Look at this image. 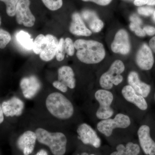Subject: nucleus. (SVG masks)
Listing matches in <instances>:
<instances>
[{
  "label": "nucleus",
  "instance_id": "obj_1",
  "mask_svg": "<svg viewBox=\"0 0 155 155\" xmlns=\"http://www.w3.org/2000/svg\"><path fill=\"white\" fill-rule=\"evenodd\" d=\"M78 59L84 64H98L104 59L106 51L101 43L96 41L79 39L74 42Z\"/></svg>",
  "mask_w": 155,
  "mask_h": 155
},
{
  "label": "nucleus",
  "instance_id": "obj_2",
  "mask_svg": "<svg viewBox=\"0 0 155 155\" xmlns=\"http://www.w3.org/2000/svg\"><path fill=\"white\" fill-rule=\"evenodd\" d=\"M46 106L50 114L58 119H70L74 112L72 103L62 94L54 92L48 96Z\"/></svg>",
  "mask_w": 155,
  "mask_h": 155
},
{
  "label": "nucleus",
  "instance_id": "obj_3",
  "mask_svg": "<svg viewBox=\"0 0 155 155\" xmlns=\"http://www.w3.org/2000/svg\"><path fill=\"white\" fill-rule=\"evenodd\" d=\"M35 133L39 142L48 147L53 155L65 154L67 140L64 134L61 132L51 133L42 128H37Z\"/></svg>",
  "mask_w": 155,
  "mask_h": 155
},
{
  "label": "nucleus",
  "instance_id": "obj_4",
  "mask_svg": "<svg viewBox=\"0 0 155 155\" xmlns=\"http://www.w3.org/2000/svg\"><path fill=\"white\" fill-rule=\"evenodd\" d=\"M125 70L124 63L120 60H116L111 64L107 71L100 77V86L104 89L110 90L114 85L118 86L123 80L122 73Z\"/></svg>",
  "mask_w": 155,
  "mask_h": 155
},
{
  "label": "nucleus",
  "instance_id": "obj_5",
  "mask_svg": "<svg viewBox=\"0 0 155 155\" xmlns=\"http://www.w3.org/2000/svg\"><path fill=\"white\" fill-rule=\"evenodd\" d=\"M131 124V120L129 116L122 113L116 115L114 118L101 120L97 125V130L106 137L112 135L116 129H125Z\"/></svg>",
  "mask_w": 155,
  "mask_h": 155
},
{
  "label": "nucleus",
  "instance_id": "obj_6",
  "mask_svg": "<svg viewBox=\"0 0 155 155\" xmlns=\"http://www.w3.org/2000/svg\"><path fill=\"white\" fill-rule=\"evenodd\" d=\"M94 97L99 104L96 116L100 120H104L110 118L114 114L112 108L114 100L113 94L110 90L101 89L95 93Z\"/></svg>",
  "mask_w": 155,
  "mask_h": 155
},
{
  "label": "nucleus",
  "instance_id": "obj_7",
  "mask_svg": "<svg viewBox=\"0 0 155 155\" xmlns=\"http://www.w3.org/2000/svg\"><path fill=\"white\" fill-rule=\"evenodd\" d=\"M53 85L63 93L67 92L68 87L72 89L75 88L76 80L72 68L66 66L60 67L58 70V80L54 81Z\"/></svg>",
  "mask_w": 155,
  "mask_h": 155
},
{
  "label": "nucleus",
  "instance_id": "obj_8",
  "mask_svg": "<svg viewBox=\"0 0 155 155\" xmlns=\"http://www.w3.org/2000/svg\"><path fill=\"white\" fill-rule=\"evenodd\" d=\"M30 0H19L16 7V18L17 23L27 27L34 25L35 18L29 8Z\"/></svg>",
  "mask_w": 155,
  "mask_h": 155
},
{
  "label": "nucleus",
  "instance_id": "obj_9",
  "mask_svg": "<svg viewBox=\"0 0 155 155\" xmlns=\"http://www.w3.org/2000/svg\"><path fill=\"white\" fill-rule=\"evenodd\" d=\"M78 138L85 145H89L95 148H99L101 145V140L96 131L87 123H83L78 126L77 129Z\"/></svg>",
  "mask_w": 155,
  "mask_h": 155
},
{
  "label": "nucleus",
  "instance_id": "obj_10",
  "mask_svg": "<svg viewBox=\"0 0 155 155\" xmlns=\"http://www.w3.org/2000/svg\"><path fill=\"white\" fill-rule=\"evenodd\" d=\"M112 51L115 54H128L131 49L129 35L124 29H120L116 32L111 45Z\"/></svg>",
  "mask_w": 155,
  "mask_h": 155
},
{
  "label": "nucleus",
  "instance_id": "obj_11",
  "mask_svg": "<svg viewBox=\"0 0 155 155\" xmlns=\"http://www.w3.org/2000/svg\"><path fill=\"white\" fill-rule=\"evenodd\" d=\"M140 145L147 155H155V142L151 137L150 129L146 125H141L137 131Z\"/></svg>",
  "mask_w": 155,
  "mask_h": 155
},
{
  "label": "nucleus",
  "instance_id": "obj_12",
  "mask_svg": "<svg viewBox=\"0 0 155 155\" xmlns=\"http://www.w3.org/2000/svg\"><path fill=\"white\" fill-rule=\"evenodd\" d=\"M20 88L25 98H33L41 88V83L35 75L23 78L20 82Z\"/></svg>",
  "mask_w": 155,
  "mask_h": 155
},
{
  "label": "nucleus",
  "instance_id": "obj_13",
  "mask_svg": "<svg viewBox=\"0 0 155 155\" xmlns=\"http://www.w3.org/2000/svg\"><path fill=\"white\" fill-rule=\"evenodd\" d=\"M136 63L142 70L147 71L152 68L154 59L152 51L146 44L142 45L137 51L136 56Z\"/></svg>",
  "mask_w": 155,
  "mask_h": 155
},
{
  "label": "nucleus",
  "instance_id": "obj_14",
  "mask_svg": "<svg viewBox=\"0 0 155 155\" xmlns=\"http://www.w3.org/2000/svg\"><path fill=\"white\" fill-rule=\"evenodd\" d=\"M37 140L36 134L27 130L20 136L17 140V146L24 155H29L32 153Z\"/></svg>",
  "mask_w": 155,
  "mask_h": 155
},
{
  "label": "nucleus",
  "instance_id": "obj_15",
  "mask_svg": "<svg viewBox=\"0 0 155 155\" xmlns=\"http://www.w3.org/2000/svg\"><path fill=\"white\" fill-rule=\"evenodd\" d=\"M3 114L7 117L19 116L22 115L24 108V103L16 97H12L2 104Z\"/></svg>",
  "mask_w": 155,
  "mask_h": 155
},
{
  "label": "nucleus",
  "instance_id": "obj_16",
  "mask_svg": "<svg viewBox=\"0 0 155 155\" xmlns=\"http://www.w3.org/2000/svg\"><path fill=\"white\" fill-rule=\"evenodd\" d=\"M122 94L127 101L133 104L140 110L144 111L147 109V103L145 98L137 93L133 88L128 84L122 88Z\"/></svg>",
  "mask_w": 155,
  "mask_h": 155
},
{
  "label": "nucleus",
  "instance_id": "obj_17",
  "mask_svg": "<svg viewBox=\"0 0 155 155\" xmlns=\"http://www.w3.org/2000/svg\"><path fill=\"white\" fill-rule=\"evenodd\" d=\"M128 85L131 86L137 93L143 97H147L151 91V87L140 80L137 72L131 71L127 77Z\"/></svg>",
  "mask_w": 155,
  "mask_h": 155
},
{
  "label": "nucleus",
  "instance_id": "obj_18",
  "mask_svg": "<svg viewBox=\"0 0 155 155\" xmlns=\"http://www.w3.org/2000/svg\"><path fill=\"white\" fill-rule=\"evenodd\" d=\"M69 30L72 34L78 36H90L92 33L91 31L87 27L81 15L78 12L72 14Z\"/></svg>",
  "mask_w": 155,
  "mask_h": 155
},
{
  "label": "nucleus",
  "instance_id": "obj_19",
  "mask_svg": "<svg viewBox=\"0 0 155 155\" xmlns=\"http://www.w3.org/2000/svg\"><path fill=\"white\" fill-rule=\"evenodd\" d=\"M58 43L59 41L55 36L50 34L46 35L45 47L40 54L41 59L46 62L53 60L56 56Z\"/></svg>",
  "mask_w": 155,
  "mask_h": 155
},
{
  "label": "nucleus",
  "instance_id": "obj_20",
  "mask_svg": "<svg viewBox=\"0 0 155 155\" xmlns=\"http://www.w3.org/2000/svg\"><path fill=\"white\" fill-rule=\"evenodd\" d=\"M81 15L83 21L86 22L89 29L92 32L97 33L101 31L104 28V22L99 18L94 11L84 10L82 11Z\"/></svg>",
  "mask_w": 155,
  "mask_h": 155
},
{
  "label": "nucleus",
  "instance_id": "obj_21",
  "mask_svg": "<svg viewBox=\"0 0 155 155\" xmlns=\"http://www.w3.org/2000/svg\"><path fill=\"white\" fill-rule=\"evenodd\" d=\"M140 147L132 142L125 144H119L116 147V150L110 155H139L140 153Z\"/></svg>",
  "mask_w": 155,
  "mask_h": 155
},
{
  "label": "nucleus",
  "instance_id": "obj_22",
  "mask_svg": "<svg viewBox=\"0 0 155 155\" xmlns=\"http://www.w3.org/2000/svg\"><path fill=\"white\" fill-rule=\"evenodd\" d=\"M16 39L19 44L25 49L30 50L33 48V39L27 32L24 31H20L16 35Z\"/></svg>",
  "mask_w": 155,
  "mask_h": 155
},
{
  "label": "nucleus",
  "instance_id": "obj_23",
  "mask_svg": "<svg viewBox=\"0 0 155 155\" xmlns=\"http://www.w3.org/2000/svg\"><path fill=\"white\" fill-rule=\"evenodd\" d=\"M45 36L40 34L36 37L33 42L32 50L36 54H40L45 47Z\"/></svg>",
  "mask_w": 155,
  "mask_h": 155
},
{
  "label": "nucleus",
  "instance_id": "obj_24",
  "mask_svg": "<svg viewBox=\"0 0 155 155\" xmlns=\"http://www.w3.org/2000/svg\"><path fill=\"white\" fill-rule=\"evenodd\" d=\"M19 0H0L5 4L6 12L9 16L14 17L16 15L17 5Z\"/></svg>",
  "mask_w": 155,
  "mask_h": 155
},
{
  "label": "nucleus",
  "instance_id": "obj_25",
  "mask_svg": "<svg viewBox=\"0 0 155 155\" xmlns=\"http://www.w3.org/2000/svg\"><path fill=\"white\" fill-rule=\"evenodd\" d=\"M49 10L55 11L59 10L63 5V0H41Z\"/></svg>",
  "mask_w": 155,
  "mask_h": 155
},
{
  "label": "nucleus",
  "instance_id": "obj_26",
  "mask_svg": "<svg viewBox=\"0 0 155 155\" xmlns=\"http://www.w3.org/2000/svg\"><path fill=\"white\" fill-rule=\"evenodd\" d=\"M11 39V34L7 31L0 28V48H5Z\"/></svg>",
  "mask_w": 155,
  "mask_h": 155
},
{
  "label": "nucleus",
  "instance_id": "obj_27",
  "mask_svg": "<svg viewBox=\"0 0 155 155\" xmlns=\"http://www.w3.org/2000/svg\"><path fill=\"white\" fill-rule=\"evenodd\" d=\"M65 48H64V39L61 38L60 39L58 43V49L56 53V59L58 61H62L65 58Z\"/></svg>",
  "mask_w": 155,
  "mask_h": 155
},
{
  "label": "nucleus",
  "instance_id": "obj_28",
  "mask_svg": "<svg viewBox=\"0 0 155 155\" xmlns=\"http://www.w3.org/2000/svg\"><path fill=\"white\" fill-rule=\"evenodd\" d=\"M64 48L67 55L71 57L74 55L75 48L74 42H73L72 39L67 38L64 39Z\"/></svg>",
  "mask_w": 155,
  "mask_h": 155
},
{
  "label": "nucleus",
  "instance_id": "obj_29",
  "mask_svg": "<svg viewBox=\"0 0 155 155\" xmlns=\"http://www.w3.org/2000/svg\"><path fill=\"white\" fill-rule=\"evenodd\" d=\"M155 9L150 7H140L137 9L139 14L145 17H149L153 15Z\"/></svg>",
  "mask_w": 155,
  "mask_h": 155
},
{
  "label": "nucleus",
  "instance_id": "obj_30",
  "mask_svg": "<svg viewBox=\"0 0 155 155\" xmlns=\"http://www.w3.org/2000/svg\"><path fill=\"white\" fill-rule=\"evenodd\" d=\"M85 2H92L101 6H107L109 5L112 2V0H81Z\"/></svg>",
  "mask_w": 155,
  "mask_h": 155
},
{
  "label": "nucleus",
  "instance_id": "obj_31",
  "mask_svg": "<svg viewBox=\"0 0 155 155\" xmlns=\"http://www.w3.org/2000/svg\"><path fill=\"white\" fill-rule=\"evenodd\" d=\"M143 29L147 35L153 36L155 35V28L152 26L147 25L144 26Z\"/></svg>",
  "mask_w": 155,
  "mask_h": 155
},
{
  "label": "nucleus",
  "instance_id": "obj_32",
  "mask_svg": "<svg viewBox=\"0 0 155 155\" xmlns=\"http://www.w3.org/2000/svg\"><path fill=\"white\" fill-rule=\"evenodd\" d=\"M134 32L137 36L140 37H143L146 35L143 29L141 27L137 28L134 31Z\"/></svg>",
  "mask_w": 155,
  "mask_h": 155
},
{
  "label": "nucleus",
  "instance_id": "obj_33",
  "mask_svg": "<svg viewBox=\"0 0 155 155\" xmlns=\"http://www.w3.org/2000/svg\"><path fill=\"white\" fill-rule=\"evenodd\" d=\"M148 0H134V4L135 6L138 7H142V6L147 5Z\"/></svg>",
  "mask_w": 155,
  "mask_h": 155
},
{
  "label": "nucleus",
  "instance_id": "obj_34",
  "mask_svg": "<svg viewBox=\"0 0 155 155\" xmlns=\"http://www.w3.org/2000/svg\"><path fill=\"white\" fill-rule=\"evenodd\" d=\"M149 46L150 48L152 51L155 53V36L153 37L150 40L149 43Z\"/></svg>",
  "mask_w": 155,
  "mask_h": 155
},
{
  "label": "nucleus",
  "instance_id": "obj_35",
  "mask_svg": "<svg viewBox=\"0 0 155 155\" xmlns=\"http://www.w3.org/2000/svg\"><path fill=\"white\" fill-rule=\"evenodd\" d=\"M4 114H3L2 105L0 104V124L2 123L4 120Z\"/></svg>",
  "mask_w": 155,
  "mask_h": 155
},
{
  "label": "nucleus",
  "instance_id": "obj_36",
  "mask_svg": "<svg viewBox=\"0 0 155 155\" xmlns=\"http://www.w3.org/2000/svg\"><path fill=\"white\" fill-rule=\"evenodd\" d=\"M35 155H48V154L45 150H41Z\"/></svg>",
  "mask_w": 155,
  "mask_h": 155
},
{
  "label": "nucleus",
  "instance_id": "obj_37",
  "mask_svg": "<svg viewBox=\"0 0 155 155\" xmlns=\"http://www.w3.org/2000/svg\"><path fill=\"white\" fill-rule=\"evenodd\" d=\"M147 5L149 6H153L155 5V0H148Z\"/></svg>",
  "mask_w": 155,
  "mask_h": 155
},
{
  "label": "nucleus",
  "instance_id": "obj_38",
  "mask_svg": "<svg viewBox=\"0 0 155 155\" xmlns=\"http://www.w3.org/2000/svg\"><path fill=\"white\" fill-rule=\"evenodd\" d=\"M152 15L153 20V21H154V22H155V10L154 11Z\"/></svg>",
  "mask_w": 155,
  "mask_h": 155
},
{
  "label": "nucleus",
  "instance_id": "obj_39",
  "mask_svg": "<svg viewBox=\"0 0 155 155\" xmlns=\"http://www.w3.org/2000/svg\"><path fill=\"white\" fill-rule=\"evenodd\" d=\"M83 155H97L96 154H95L94 153H91V154H83Z\"/></svg>",
  "mask_w": 155,
  "mask_h": 155
},
{
  "label": "nucleus",
  "instance_id": "obj_40",
  "mask_svg": "<svg viewBox=\"0 0 155 155\" xmlns=\"http://www.w3.org/2000/svg\"><path fill=\"white\" fill-rule=\"evenodd\" d=\"M1 23H2V19H1V17H0V25H1Z\"/></svg>",
  "mask_w": 155,
  "mask_h": 155
},
{
  "label": "nucleus",
  "instance_id": "obj_41",
  "mask_svg": "<svg viewBox=\"0 0 155 155\" xmlns=\"http://www.w3.org/2000/svg\"></svg>",
  "mask_w": 155,
  "mask_h": 155
}]
</instances>
